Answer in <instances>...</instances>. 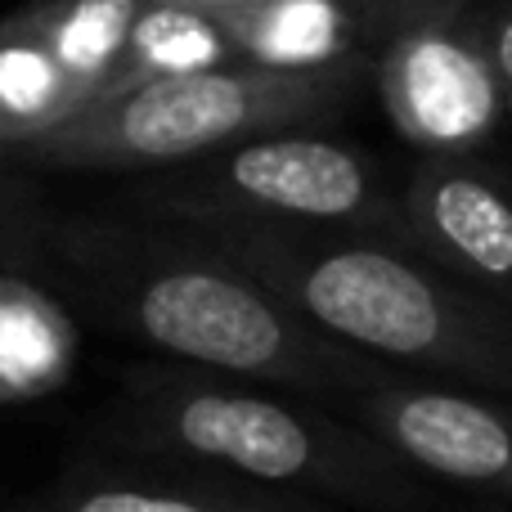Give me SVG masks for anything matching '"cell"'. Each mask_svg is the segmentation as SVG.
Listing matches in <instances>:
<instances>
[{"mask_svg": "<svg viewBox=\"0 0 512 512\" xmlns=\"http://www.w3.org/2000/svg\"><path fill=\"white\" fill-rule=\"evenodd\" d=\"M0 512H351L328 499L248 486L234 477L144 459H86L45 490L0 504Z\"/></svg>", "mask_w": 512, "mask_h": 512, "instance_id": "10", "label": "cell"}, {"mask_svg": "<svg viewBox=\"0 0 512 512\" xmlns=\"http://www.w3.org/2000/svg\"><path fill=\"white\" fill-rule=\"evenodd\" d=\"M144 0H32L0 23V131L27 144L108 90Z\"/></svg>", "mask_w": 512, "mask_h": 512, "instance_id": "6", "label": "cell"}, {"mask_svg": "<svg viewBox=\"0 0 512 512\" xmlns=\"http://www.w3.org/2000/svg\"><path fill=\"white\" fill-rule=\"evenodd\" d=\"M337 5L351 14L360 36L387 41L391 32H400V27H409V23H423V18L463 9V0H337Z\"/></svg>", "mask_w": 512, "mask_h": 512, "instance_id": "13", "label": "cell"}, {"mask_svg": "<svg viewBox=\"0 0 512 512\" xmlns=\"http://www.w3.org/2000/svg\"><path fill=\"white\" fill-rule=\"evenodd\" d=\"M36 283L77 319L189 369L342 405L387 378L297 315L203 234L158 216H59L41 230Z\"/></svg>", "mask_w": 512, "mask_h": 512, "instance_id": "1", "label": "cell"}, {"mask_svg": "<svg viewBox=\"0 0 512 512\" xmlns=\"http://www.w3.org/2000/svg\"><path fill=\"white\" fill-rule=\"evenodd\" d=\"M508 176H512V171H508Z\"/></svg>", "mask_w": 512, "mask_h": 512, "instance_id": "16", "label": "cell"}, {"mask_svg": "<svg viewBox=\"0 0 512 512\" xmlns=\"http://www.w3.org/2000/svg\"><path fill=\"white\" fill-rule=\"evenodd\" d=\"M373 86L418 153H477L508 113L481 32L459 23V9L391 32L373 59Z\"/></svg>", "mask_w": 512, "mask_h": 512, "instance_id": "8", "label": "cell"}, {"mask_svg": "<svg viewBox=\"0 0 512 512\" xmlns=\"http://www.w3.org/2000/svg\"><path fill=\"white\" fill-rule=\"evenodd\" d=\"M108 454L198 468L351 512H432V481L324 400L189 364L122 373L99 414Z\"/></svg>", "mask_w": 512, "mask_h": 512, "instance_id": "2", "label": "cell"}, {"mask_svg": "<svg viewBox=\"0 0 512 512\" xmlns=\"http://www.w3.org/2000/svg\"><path fill=\"white\" fill-rule=\"evenodd\" d=\"M337 409L423 481L512 504V396L504 391L387 373Z\"/></svg>", "mask_w": 512, "mask_h": 512, "instance_id": "7", "label": "cell"}, {"mask_svg": "<svg viewBox=\"0 0 512 512\" xmlns=\"http://www.w3.org/2000/svg\"><path fill=\"white\" fill-rule=\"evenodd\" d=\"M369 72L373 59L355 50L324 63L225 59L162 72L77 108L14 153L32 171L185 167L252 135L324 122L364 86Z\"/></svg>", "mask_w": 512, "mask_h": 512, "instance_id": "4", "label": "cell"}, {"mask_svg": "<svg viewBox=\"0 0 512 512\" xmlns=\"http://www.w3.org/2000/svg\"><path fill=\"white\" fill-rule=\"evenodd\" d=\"M481 45H486V59H490V68H495L504 108L512 113V9L499 18V23H490L486 32H481Z\"/></svg>", "mask_w": 512, "mask_h": 512, "instance_id": "14", "label": "cell"}, {"mask_svg": "<svg viewBox=\"0 0 512 512\" xmlns=\"http://www.w3.org/2000/svg\"><path fill=\"white\" fill-rule=\"evenodd\" d=\"M144 5L194 9V14H243V9H270V5H288V0H144Z\"/></svg>", "mask_w": 512, "mask_h": 512, "instance_id": "15", "label": "cell"}, {"mask_svg": "<svg viewBox=\"0 0 512 512\" xmlns=\"http://www.w3.org/2000/svg\"><path fill=\"white\" fill-rule=\"evenodd\" d=\"M180 225V221H176ZM234 265L333 342L391 373L512 396V310L378 234L194 221Z\"/></svg>", "mask_w": 512, "mask_h": 512, "instance_id": "3", "label": "cell"}, {"mask_svg": "<svg viewBox=\"0 0 512 512\" xmlns=\"http://www.w3.org/2000/svg\"><path fill=\"white\" fill-rule=\"evenodd\" d=\"M23 158L0 131V274H23L36 283V261H41V230L50 221V207L27 180Z\"/></svg>", "mask_w": 512, "mask_h": 512, "instance_id": "12", "label": "cell"}, {"mask_svg": "<svg viewBox=\"0 0 512 512\" xmlns=\"http://www.w3.org/2000/svg\"><path fill=\"white\" fill-rule=\"evenodd\" d=\"M77 364L72 310L50 288L0 274V400H36L63 387Z\"/></svg>", "mask_w": 512, "mask_h": 512, "instance_id": "11", "label": "cell"}, {"mask_svg": "<svg viewBox=\"0 0 512 512\" xmlns=\"http://www.w3.org/2000/svg\"><path fill=\"white\" fill-rule=\"evenodd\" d=\"M135 207L158 221H252L292 230H351L405 243L400 194L378 162L355 144L306 126L252 135L221 153L185 162L135 194Z\"/></svg>", "mask_w": 512, "mask_h": 512, "instance_id": "5", "label": "cell"}, {"mask_svg": "<svg viewBox=\"0 0 512 512\" xmlns=\"http://www.w3.org/2000/svg\"><path fill=\"white\" fill-rule=\"evenodd\" d=\"M405 239L512 310V176L472 153H423L400 189Z\"/></svg>", "mask_w": 512, "mask_h": 512, "instance_id": "9", "label": "cell"}]
</instances>
